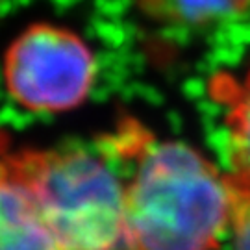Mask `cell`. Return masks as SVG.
<instances>
[{
	"label": "cell",
	"mask_w": 250,
	"mask_h": 250,
	"mask_svg": "<svg viewBox=\"0 0 250 250\" xmlns=\"http://www.w3.org/2000/svg\"><path fill=\"white\" fill-rule=\"evenodd\" d=\"M113 154L134 163L125 184L130 250H215L232 226L230 178L195 148L160 141L135 121L111 135Z\"/></svg>",
	"instance_id": "6da1fadb"
},
{
	"label": "cell",
	"mask_w": 250,
	"mask_h": 250,
	"mask_svg": "<svg viewBox=\"0 0 250 250\" xmlns=\"http://www.w3.org/2000/svg\"><path fill=\"white\" fill-rule=\"evenodd\" d=\"M0 143L26 182L56 250H130L125 184L97 152Z\"/></svg>",
	"instance_id": "7a4b0ae2"
},
{
	"label": "cell",
	"mask_w": 250,
	"mask_h": 250,
	"mask_svg": "<svg viewBox=\"0 0 250 250\" xmlns=\"http://www.w3.org/2000/svg\"><path fill=\"white\" fill-rule=\"evenodd\" d=\"M97 80V60L74 32L36 22L21 32L4 56V83L19 106L65 113L82 106Z\"/></svg>",
	"instance_id": "3957f363"
},
{
	"label": "cell",
	"mask_w": 250,
	"mask_h": 250,
	"mask_svg": "<svg viewBox=\"0 0 250 250\" xmlns=\"http://www.w3.org/2000/svg\"><path fill=\"white\" fill-rule=\"evenodd\" d=\"M0 250H56L36 198L0 143Z\"/></svg>",
	"instance_id": "277c9868"
},
{
	"label": "cell",
	"mask_w": 250,
	"mask_h": 250,
	"mask_svg": "<svg viewBox=\"0 0 250 250\" xmlns=\"http://www.w3.org/2000/svg\"><path fill=\"white\" fill-rule=\"evenodd\" d=\"M211 95L224 107L233 174L250 182V69L243 78L215 76Z\"/></svg>",
	"instance_id": "5b68a950"
},
{
	"label": "cell",
	"mask_w": 250,
	"mask_h": 250,
	"mask_svg": "<svg viewBox=\"0 0 250 250\" xmlns=\"http://www.w3.org/2000/svg\"><path fill=\"white\" fill-rule=\"evenodd\" d=\"M146 15L174 26H209L241 17L250 0H139Z\"/></svg>",
	"instance_id": "8992f818"
},
{
	"label": "cell",
	"mask_w": 250,
	"mask_h": 250,
	"mask_svg": "<svg viewBox=\"0 0 250 250\" xmlns=\"http://www.w3.org/2000/svg\"><path fill=\"white\" fill-rule=\"evenodd\" d=\"M228 178L233 195V250H250V182L233 172Z\"/></svg>",
	"instance_id": "52a82bcc"
}]
</instances>
